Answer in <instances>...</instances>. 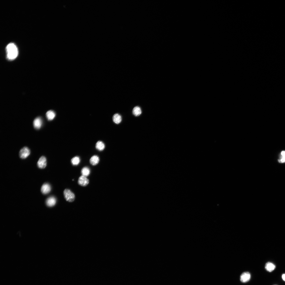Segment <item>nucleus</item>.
<instances>
[{
	"label": "nucleus",
	"mask_w": 285,
	"mask_h": 285,
	"mask_svg": "<svg viewBox=\"0 0 285 285\" xmlns=\"http://www.w3.org/2000/svg\"><path fill=\"white\" fill-rule=\"evenodd\" d=\"M7 58L10 60L16 59L18 55V48L14 44L10 43L6 48Z\"/></svg>",
	"instance_id": "obj_1"
},
{
	"label": "nucleus",
	"mask_w": 285,
	"mask_h": 285,
	"mask_svg": "<svg viewBox=\"0 0 285 285\" xmlns=\"http://www.w3.org/2000/svg\"><path fill=\"white\" fill-rule=\"evenodd\" d=\"M63 194L65 199L67 201L70 202L74 201L75 198V195L70 190L65 189L64 191Z\"/></svg>",
	"instance_id": "obj_2"
},
{
	"label": "nucleus",
	"mask_w": 285,
	"mask_h": 285,
	"mask_svg": "<svg viewBox=\"0 0 285 285\" xmlns=\"http://www.w3.org/2000/svg\"><path fill=\"white\" fill-rule=\"evenodd\" d=\"M30 153L29 148L25 147L21 149L19 153V156L22 159H25L29 155Z\"/></svg>",
	"instance_id": "obj_3"
},
{
	"label": "nucleus",
	"mask_w": 285,
	"mask_h": 285,
	"mask_svg": "<svg viewBox=\"0 0 285 285\" xmlns=\"http://www.w3.org/2000/svg\"><path fill=\"white\" fill-rule=\"evenodd\" d=\"M38 167L41 169H44L47 166V160L44 156L41 157L39 159L37 163Z\"/></svg>",
	"instance_id": "obj_4"
},
{
	"label": "nucleus",
	"mask_w": 285,
	"mask_h": 285,
	"mask_svg": "<svg viewBox=\"0 0 285 285\" xmlns=\"http://www.w3.org/2000/svg\"><path fill=\"white\" fill-rule=\"evenodd\" d=\"M79 184L82 186H87L89 183V180L87 177L81 176L79 178L78 181Z\"/></svg>",
	"instance_id": "obj_5"
},
{
	"label": "nucleus",
	"mask_w": 285,
	"mask_h": 285,
	"mask_svg": "<svg viewBox=\"0 0 285 285\" xmlns=\"http://www.w3.org/2000/svg\"><path fill=\"white\" fill-rule=\"evenodd\" d=\"M250 277L251 275L250 273L248 272H245L242 274L241 276L240 279L241 282L246 283L249 280Z\"/></svg>",
	"instance_id": "obj_6"
},
{
	"label": "nucleus",
	"mask_w": 285,
	"mask_h": 285,
	"mask_svg": "<svg viewBox=\"0 0 285 285\" xmlns=\"http://www.w3.org/2000/svg\"><path fill=\"white\" fill-rule=\"evenodd\" d=\"M42 120L40 117L36 118L33 122V125L35 128L37 129H39L42 125Z\"/></svg>",
	"instance_id": "obj_7"
},
{
	"label": "nucleus",
	"mask_w": 285,
	"mask_h": 285,
	"mask_svg": "<svg viewBox=\"0 0 285 285\" xmlns=\"http://www.w3.org/2000/svg\"><path fill=\"white\" fill-rule=\"evenodd\" d=\"M51 190V187L49 184L45 183L42 186L41 188V192L44 194L49 193Z\"/></svg>",
	"instance_id": "obj_8"
},
{
	"label": "nucleus",
	"mask_w": 285,
	"mask_h": 285,
	"mask_svg": "<svg viewBox=\"0 0 285 285\" xmlns=\"http://www.w3.org/2000/svg\"><path fill=\"white\" fill-rule=\"evenodd\" d=\"M56 202V199L53 196H51L48 197L46 201L47 205L50 207H53L55 204Z\"/></svg>",
	"instance_id": "obj_9"
},
{
	"label": "nucleus",
	"mask_w": 285,
	"mask_h": 285,
	"mask_svg": "<svg viewBox=\"0 0 285 285\" xmlns=\"http://www.w3.org/2000/svg\"><path fill=\"white\" fill-rule=\"evenodd\" d=\"M55 113L53 111L50 110L47 111L46 114V116L48 121H52L55 118Z\"/></svg>",
	"instance_id": "obj_10"
},
{
	"label": "nucleus",
	"mask_w": 285,
	"mask_h": 285,
	"mask_svg": "<svg viewBox=\"0 0 285 285\" xmlns=\"http://www.w3.org/2000/svg\"><path fill=\"white\" fill-rule=\"evenodd\" d=\"M99 157L97 156H92L90 159V162L93 166H95L98 164L99 161Z\"/></svg>",
	"instance_id": "obj_11"
},
{
	"label": "nucleus",
	"mask_w": 285,
	"mask_h": 285,
	"mask_svg": "<svg viewBox=\"0 0 285 285\" xmlns=\"http://www.w3.org/2000/svg\"><path fill=\"white\" fill-rule=\"evenodd\" d=\"M276 268V266L271 262H268L266 264L265 266V268L267 271L269 272H271L275 269Z\"/></svg>",
	"instance_id": "obj_12"
},
{
	"label": "nucleus",
	"mask_w": 285,
	"mask_h": 285,
	"mask_svg": "<svg viewBox=\"0 0 285 285\" xmlns=\"http://www.w3.org/2000/svg\"><path fill=\"white\" fill-rule=\"evenodd\" d=\"M112 119L115 123L118 124L121 122L122 118L120 115L118 114H116L113 115Z\"/></svg>",
	"instance_id": "obj_13"
},
{
	"label": "nucleus",
	"mask_w": 285,
	"mask_h": 285,
	"mask_svg": "<svg viewBox=\"0 0 285 285\" xmlns=\"http://www.w3.org/2000/svg\"><path fill=\"white\" fill-rule=\"evenodd\" d=\"M105 147V145L103 142L101 141L97 142L96 145V148L98 150L102 151L104 150Z\"/></svg>",
	"instance_id": "obj_14"
},
{
	"label": "nucleus",
	"mask_w": 285,
	"mask_h": 285,
	"mask_svg": "<svg viewBox=\"0 0 285 285\" xmlns=\"http://www.w3.org/2000/svg\"><path fill=\"white\" fill-rule=\"evenodd\" d=\"M81 173L82 176L87 177L90 173V170L88 167H85L82 168L81 171Z\"/></svg>",
	"instance_id": "obj_15"
},
{
	"label": "nucleus",
	"mask_w": 285,
	"mask_h": 285,
	"mask_svg": "<svg viewBox=\"0 0 285 285\" xmlns=\"http://www.w3.org/2000/svg\"><path fill=\"white\" fill-rule=\"evenodd\" d=\"M142 111L141 108L137 106L135 107L133 110V114L136 117L140 115L142 113Z\"/></svg>",
	"instance_id": "obj_16"
},
{
	"label": "nucleus",
	"mask_w": 285,
	"mask_h": 285,
	"mask_svg": "<svg viewBox=\"0 0 285 285\" xmlns=\"http://www.w3.org/2000/svg\"><path fill=\"white\" fill-rule=\"evenodd\" d=\"M80 160L79 157H75L71 160V162L74 166H77L80 163Z\"/></svg>",
	"instance_id": "obj_17"
},
{
	"label": "nucleus",
	"mask_w": 285,
	"mask_h": 285,
	"mask_svg": "<svg viewBox=\"0 0 285 285\" xmlns=\"http://www.w3.org/2000/svg\"><path fill=\"white\" fill-rule=\"evenodd\" d=\"M278 161L280 163H285V156H281L280 159L278 160Z\"/></svg>",
	"instance_id": "obj_18"
},
{
	"label": "nucleus",
	"mask_w": 285,
	"mask_h": 285,
	"mask_svg": "<svg viewBox=\"0 0 285 285\" xmlns=\"http://www.w3.org/2000/svg\"><path fill=\"white\" fill-rule=\"evenodd\" d=\"M281 155L282 156H285V151H283L281 152Z\"/></svg>",
	"instance_id": "obj_19"
},
{
	"label": "nucleus",
	"mask_w": 285,
	"mask_h": 285,
	"mask_svg": "<svg viewBox=\"0 0 285 285\" xmlns=\"http://www.w3.org/2000/svg\"><path fill=\"white\" fill-rule=\"evenodd\" d=\"M282 278L283 280L285 281V274H283L282 276Z\"/></svg>",
	"instance_id": "obj_20"
}]
</instances>
